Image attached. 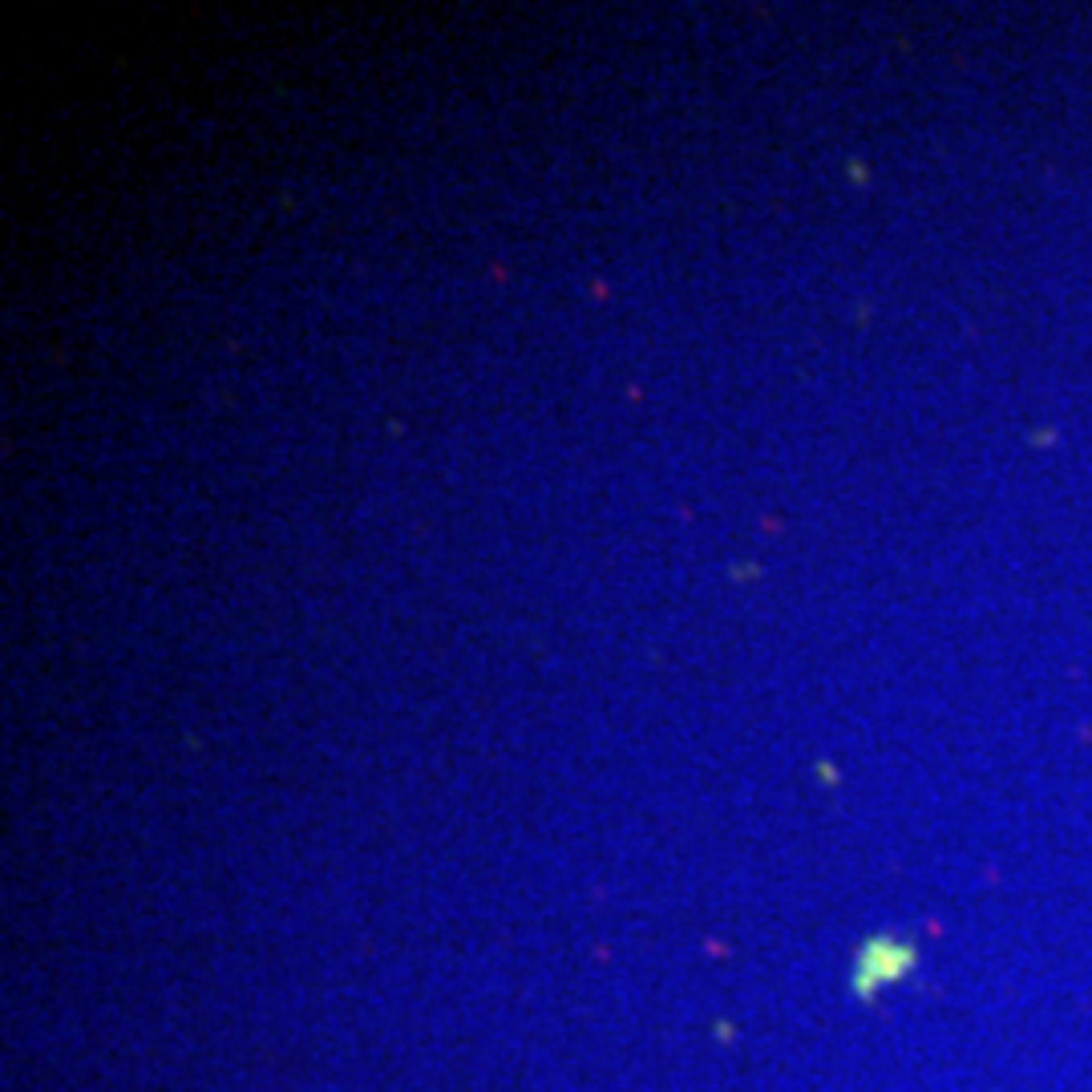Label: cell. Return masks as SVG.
<instances>
[{"mask_svg":"<svg viewBox=\"0 0 1092 1092\" xmlns=\"http://www.w3.org/2000/svg\"><path fill=\"white\" fill-rule=\"evenodd\" d=\"M911 947H898V943H890V939H882V943H870L866 947V955L858 959V987L862 991H870L874 983H886V979H898L907 967H911Z\"/></svg>","mask_w":1092,"mask_h":1092,"instance_id":"cell-1","label":"cell"}]
</instances>
